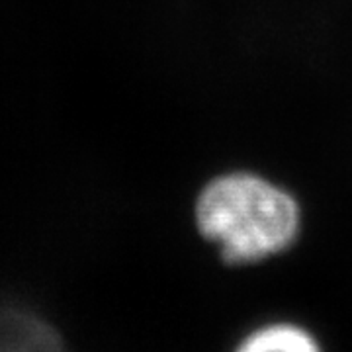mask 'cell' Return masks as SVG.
<instances>
[{
    "instance_id": "cell-1",
    "label": "cell",
    "mask_w": 352,
    "mask_h": 352,
    "mask_svg": "<svg viewBox=\"0 0 352 352\" xmlns=\"http://www.w3.org/2000/svg\"><path fill=\"white\" fill-rule=\"evenodd\" d=\"M196 227L227 266H258L286 254L303 231L298 198L268 176L227 170L200 190Z\"/></svg>"
},
{
    "instance_id": "cell-2",
    "label": "cell",
    "mask_w": 352,
    "mask_h": 352,
    "mask_svg": "<svg viewBox=\"0 0 352 352\" xmlns=\"http://www.w3.org/2000/svg\"><path fill=\"white\" fill-rule=\"evenodd\" d=\"M229 352H327V346L302 321L268 319L247 329Z\"/></svg>"
},
{
    "instance_id": "cell-3",
    "label": "cell",
    "mask_w": 352,
    "mask_h": 352,
    "mask_svg": "<svg viewBox=\"0 0 352 352\" xmlns=\"http://www.w3.org/2000/svg\"><path fill=\"white\" fill-rule=\"evenodd\" d=\"M0 352H67L57 329L22 307H0Z\"/></svg>"
}]
</instances>
